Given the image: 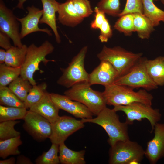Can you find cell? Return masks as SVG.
<instances>
[{
	"label": "cell",
	"instance_id": "cell-1",
	"mask_svg": "<svg viewBox=\"0 0 164 164\" xmlns=\"http://www.w3.org/2000/svg\"><path fill=\"white\" fill-rule=\"evenodd\" d=\"M114 108L106 107L94 118H83L84 123L89 122L97 124L102 127L107 133L108 141L111 146L117 142L129 139L128 125L125 121L122 122L119 116Z\"/></svg>",
	"mask_w": 164,
	"mask_h": 164
},
{
	"label": "cell",
	"instance_id": "cell-2",
	"mask_svg": "<svg viewBox=\"0 0 164 164\" xmlns=\"http://www.w3.org/2000/svg\"><path fill=\"white\" fill-rule=\"evenodd\" d=\"M104 87L102 92L107 105H126L139 102L152 105L153 96L145 89L135 91L127 87L114 83Z\"/></svg>",
	"mask_w": 164,
	"mask_h": 164
},
{
	"label": "cell",
	"instance_id": "cell-3",
	"mask_svg": "<svg viewBox=\"0 0 164 164\" xmlns=\"http://www.w3.org/2000/svg\"><path fill=\"white\" fill-rule=\"evenodd\" d=\"M54 49L53 45L47 40L39 46L34 43L30 45L27 47L25 61L21 67L20 77L28 80L32 86L36 84L33 78L34 73L40 70L39 65L41 62L46 65L49 62L55 61L46 58L47 55L53 53Z\"/></svg>",
	"mask_w": 164,
	"mask_h": 164
},
{
	"label": "cell",
	"instance_id": "cell-4",
	"mask_svg": "<svg viewBox=\"0 0 164 164\" xmlns=\"http://www.w3.org/2000/svg\"><path fill=\"white\" fill-rule=\"evenodd\" d=\"M142 55V53H134L119 46L110 47L104 45L97 56L100 61L110 63L117 71L119 77L127 73Z\"/></svg>",
	"mask_w": 164,
	"mask_h": 164
},
{
	"label": "cell",
	"instance_id": "cell-5",
	"mask_svg": "<svg viewBox=\"0 0 164 164\" xmlns=\"http://www.w3.org/2000/svg\"><path fill=\"white\" fill-rule=\"evenodd\" d=\"M90 86L87 82L78 83L69 88L64 94L71 100L84 105L97 115L107 104L102 92L94 90Z\"/></svg>",
	"mask_w": 164,
	"mask_h": 164
},
{
	"label": "cell",
	"instance_id": "cell-6",
	"mask_svg": "<svg viewBox=\"0 0 164 164\" xmlns=\"http://www.w3.org/2000/svg\"><path fill=\"white\" fill-rule=\"evenodd\" d=\"M110 164H138L145 155V150L137 142L128 139L117 142L109 151Z\"/></svg>",
	"mask_w": 164,
	"mask_h": 164
},
{
	"label": "cell",
	"instance_id": "cell-7",
	"mask_svg": "<svg viewBox=\"0 0 164 164\" xmlns=\"http://www.w3.org/2000/svg\"><path fill=\"white\" fill-rule=\"evenodd\" d=\"M88 46L83 47L72 59L67 67L62 69V74L57 83L59 85L69 88L78 83L87 82L89 74L84 67V60Z\"/></svg>",
	"mask_w": 164,
	"mask_h": 164
},
{
	"label": "cell",
	"instance_id": "cell-8",
	"mask_svg": "<svg viewBox=\"0 0 164 164\" xmlns=\"http://www.w3.org/2000/svg\"><path fill=\"white\" fill-rule=\"evenodd\" d=\"M146 58L142 57L127 73L118 77L114 83L133 89L142 88L149 91L157 89L158 86L147 72L145 65Z\"/></svg>",
	"mask_w": 164,
	"mask_h": 164
},
{
	"label": "cell",
	"instance_id": "cell-9",
	"mask_svg": "<svg viewBox=\"0 0 164 164\" xmlns=\"http://www.w3.org/2000/svg\"><path fill=\"white\" fill-rule=\"evenodd\" d=\"M113 108L116 111H121L125 113V122L128 125L132 124L135 120L141 121L142 119H146L151 124L152 131L162 117L159 109L153 108L151 105L139 102L126 105L116 106Z\"/></svg>",
	"mask_w": 164,
	"mask_h": 164
},
{
	"label": "cell",
	"instance_id": "cell-10",
	"mask_svg": "<svg viewBox=\"0 0 164 164\" xmlns=\"http://www.w3.org/2000/svg\"><path fill=\"white\" fill-rule=\"evenodd\" d=\"M51 125L52 133L49 138L52 143L58 145L64 142L70 135L84 127L81 120L67 116H59Z\"/></svg>",
	"mask_w": 164,
	"mask_h": 164
},
{
	"label": "cell",
	"instance_id": "cell-11",
	"mask_svg": "<svg viewBox=\"0 0 164 164\" xmlns=\"http://www.w3.org/2000/svg\"><path fill=\"white\" fill-rule=\"evenodd\" d=\"M23 120V128L35 140L41 142L49 138L52 125L46 119L29 110Z\"/></svg>",
	"mask_w": 164,
	"mask_h": 164
},
{
	"label": "cell",
	"instance_id": "cell-12",
	"mask_svg": "<svg viewBox=\"0 0 164 164\" xmlns=\"http://www.w3.org/2000/svg\"><path fill=\"white\" fill-rule=\"evenodd\" d=\"M13 12L8 8L2 0L0 1V31L12 40L14 46L22 47L19 24Z\"/></svg>",
	"mask_w": 164,
	"mask_h": 164
},
{
	"label": "cell",
	"instance_id": "cell-13",
	"mask_svg": "<svg viewBox=\"0 0 164 164\" xmlns=\"http://www.w3.org/2000/svg\"><path fill=\"white\" fill-rule=\"evenodd\" d=\"M51 98L59 109L63 110L74 117L81 119L92 118L93 114L84 105L73 101L65 95L50 93Z\"/></svg>",
	"mask_w": 164,
	"mask_h": 164
},
{
	"label": "cell",
	"instance_id": "cell-14",
	"mask_svg": "<svg viewBox=\"0 0 164 164\" xmlns=\"http://www.w3.org/2000/svg\"><path fill=\"white\" fill-rule=\"evenodd\" d=\"M26 9L27 15L22 18L17 17L18 20L21 24L20 36L22 39L27 35L37 32H44L49 36H51V30L48 28L40 29L38 24L42 16L43 10L34 6H28Z\"/></svg>",
	"mask_w": 164,
	"mask_h": 164
},
{
	"label": "cell",
	"instance_id": "cell-15",
	"mask_svg": "<svg viewBox=\"0 0 164 164\" xmlns=\"http://www.w3.org/2000/svg\"><path fill=\"white\" fill-rule=\"evenodd\" d=\"M154 130V136L147 142L145 150V156L151 164L164 157V123H157Z\"/></svg>",
	"mask_w": 164,
	"mask_h": 164
},
{
	"label": "cell",
	"instance_id": "cell-16",
	"mask_svg": "<svg viewBox=\"0 0 164 164\" xmlns=\"http://www.w3.org/2000/svg\"><path fill=\"white\" fill-rule=\"evenodd\" d=\"M119 77L118 72L109 62L101 61L99 64L89 75L90 85L98 84L104 87L113 84Z\"/></svg>",
	"mask_w": 164,
	"mask_h": 164
},
{
	"label": "cell",
	"instance_id": "cell-17",
	"mask_svg": "<svg viewBox=\"0 0 164 164\" xmlns=\"http://www.w3.org/2000/svg\"><path fill=\"white\" fill-rule=\"evenodd\" d=\"M43 7V13L39 23L46 24L51 28L58 43L61 42L60 36L56 24V12H58L60 3L56 0H40Z\"/></svg>",
	"mask_w": 164,
	"mask_h": 164
},
{
	"label": "cell",
	"instance_id": "cell-18",
	"mask_svg": "<svg viewBox=\"0 0 164 164\" xmlns=\"http://www.w3.org/2000/svg\"><path fill=\"white\" fill-rule=\"evenodd\" d=\"M47 120L51 124L59 118V109L52 100L47 92L38 102L29 108Z\"/></svg>",
	"mask_w": 164,
	"mask_h": 164
},
{
	"label": "cell",
	"instance_id": "cell-19",
	"mask_svg": "<svg viewBox=\"0 0 164 164\" xmlns=\"http://www.w3.org/2000/svg\"><path fill=\"white\" fill-rule=\"evenodd\" d=\"M57 12L58 21L64 26L74 27L84 19L77 13L72 0H67L64 3H60Z\"/></svg>",
	"mask_w": 164,
	"mask_h": 164
},
{
	"label": "cell",
	"instance_id": "cell-20",
	"mask_svg": "<svg viewBox=\"0 0 164 164\" xmlns=\"http://www.w3.org/2000/svg\"><path fill=\"white\" fill-rule=\"evenodd\" d=\"M94 19L90 24L93 29H99L100 33L98 37L101 43L107 42L113 35L112 30L109 22L106 17V14L97 6L94 8Z\"/></svg>",
	"mask_w": 164,
	"mask_h": 164
},
{
	"label": "cell",
	"instance_id": "cell-21",
	"mask_svg": "<svg viewBox=\"0 0 164 164\" xmlns=\"http://www.w3.org/2000/svg\"><path fill=\"white\" fill-rule=\"evenodd\" d=\"M145 65L151 78L157 86L164 85V56H159L153 60L146 58Z\"/></svg>",
	"mask_w": 164,
	"mask_h": 164
},
{
	"label": "cell",
	"instance_id": "cell-22",
	"mask_svg": "<svg viewBox=\"0 0 164 164\" xmlns=\"http://www.w3.org/2000/svg\"><path fill=\"white\" fill-rule=\"evenodd\" d=\"M85 151H76L68 148L64 142L59 145V158L62 164H85Z\"/></svg>",
	"mask_w": 164,
	"mask_h": 164
},
{
	"label": "cell",
	"instance_id": "cell-23",
	"mask_svg": "<svg viewBox=\"0 0 164 164\" xmlns=\"http://www.w3.org/2000/svg\"><path fill=\"white\" fill-rule=\"evenodd\" d=\"M135 32L142 39H149L155 27L150 21L143 13H133Z\"/></svg>",
	"mask_w": 164,
	"mask_h": 164
},
{
	"label": "cell",
	"instance_id": "cell-24",
	"mask_svg": "<svg viewBox=\"0 0 164 164\" xmlns=\"http://www.w3.org/2000/svg\"><path fill=\"white\" fill-rule=\"evenodd\" d=\"M27 46L23 44L21 47L12 46L6 50L5 63L13 67H21L26 56Z\"/></svg>",
	"mask_w": 164,
	"mask_h": 164
},
{
	"label": "cell",
	"instance_id": "cell-25",
	"mask_svg": "<svg viewBox=\"0 0 164 164\" xmlns=\"http://www.w3.org/2000/svg\"><path fill=\"white\" fill-rule=\"evenodd\" d=\"M143 14L152 22L155 27L164 22V11L154 4L153 0H142Z\"/></svg>",
	"mask_w": 164,
	"mask_h": 164
},
{
	"label": "cell",
	"instance_id": "cell-26",
	"mask_svg": "<svg viewBox=\"0 0 164 164\" xmlns=\"http://www.w3.org/2000/svg\"><path fill=\"white\" fill-rule=\"evenodd\" d=\"M22 143L21 136L0 141V157L5 159L11 155H18L20 154L19 147Z\"/></svg>",
	"mask_w": 164,
	"mask_h": 164
},
{
	"label": "cell",
	"instance_id": "cell-27",
	"mask_svg": "<svg viewBox=\"0 0 164 164\" xmlns=\"http://www.w3.org/2000/svg\"><path fill=\"white\" fill-rule=\"evenodd\" d=\"M47 87L45 82L32 86L24 101L25 108L29 109L40 101L47 92Z\"/></svg>",
	"mask_w": 164,
	"mask_h": 164
},
{
	"label": "cell",
	"instance_id": "cell-28",
	"mask_svg": "<svg viewBox=\"0 0 164 164\" xmlns=\"http://www.w3.org/2000/svg\"><path fill=\"white\" fill-rule=\"evenodd\" d=\"M28 111L24 108L0 105V122L24 119Z\"/></svg>",
	"mask_w": 164,
	"mask_h": 164
},
{
	"label": "cell",
	"instance_id": "cell-29",
	"mask_svg": "<svg viewBox=\"0 0 164 164\" xmlns=\"http://www.w3.org/2000/svg\"><path fill=\"white\" fill-rule=\"evenodd\" d=\"M0 104L5 106L25 108L24 102L7 86L0 87Z\"/></svg>",
	"mask_w": 164,
	"mask_h": 164
},
{
	"label": "cell",
	"instance_id": "cell-30",
	"mask_svg": "<svg viewBox=\"0 0 164 164\" xmlns=\"http://www.w3.org/2000/svg\"><path fill=\"white\" fill-rule=\"evenodd\" d=\"M32 87V85L28 80L19 77L11 82L8 87L24 102Z\"/></svg>",
	"mask_w": 164,
	"mask_h": 164
},
{
	"label": "cell",
	"instance_id": "cell-31",
	"mask_svg": "<svg viewBox=\"0 0 164 164\" xmlns=\"http://www.w3.org/2000/svg\"><path fill=\"white\" fill-rule=\"evenodd\" d=\"M21 67L0 64V87L6 86L20 75Z\"/></svg>",
	"mask_w": 164,
	"mask_h": 164
},
{
	"label": "cell",
	"instance_id": "cell-32",
	"mask_svg": "<svg viewBox=\"0 0 164 164\" xmlns=\"http://www.w3.org/2000/svg\"><path fill=\"white\" fill-rule=\"evenodd\" d=\"M119 17L114 26V28L125 36H131L135 32L133 13L126 14Z\"/></svg>",
	"mask_w": 164,
	"mask_h": 164
},
{
	"label": "cell",
	"instance_id": "cell-33",
	"mask_svg": "<svg viewBox=\"0 0 164 164\" xmlns=\"http://www.w3.org/2000/svg\"><path fill=\"white\" fill-rule=\"evenodd\" d=\"M59 145L52 143L49 149L46 152H43L35 160L36 164H58L60 163L58 155Z\"/></svg>",
	"mask_w": 164,
	"mask_h": 164
},
{
	"label": "cell",
	"instance_id": "cell-34",
	"mask_svg": "<svg viewBox=\"0 0 164 164\" xmlns=\"http://www.w3.org/2000/svg\"><path fill=\"white\" fill-rule=\"evenodd\" d=\"M20 121L11 120L0 123V141L20 136V133L15 128V126L20 123Z\"/></svg>",
	"mask_w": 164,
	"mask_h": 164
},
{
	"label": "cell",
	"instance_id": "cell-35",
	"mask_svg": "<svg viewBox=\"0 0 164 164\" xmlns=\"http://www.w3.org/2000/svg\"><path fill=\"white\" fill-rule=\"evenodd\" d=\"M120 0H100L97 6L106 14L113 17H119L121 11Z\"/></svg>",
	"mask_w": 164,
	"mask_h": 164
},
{
	"label": "cell",
	"instance_id": "cell-36",
	"mask_svg": "<svg viewBox=\"0 0 164 164\" xmlns=\"http://www.w3.org/2000/svg\"><path fill=\"white\" fill-rule=\"evenodd\" d=\"M74 7L79 15L82 18L90 16L93 10L89 0H72Z\"/></svg>",
	"mask_w": 164,
	"mask_h": 164
},
{
	"label": "cell",
	"instance_id": "cell-37",
	"mask_svg": "<svg viewBox=\"0 0 164 164\" xmlns=\"http://www.w3.org/2000/svg\"><path fill=\"white\" fill-rule=\"evenodd\" d=\"M135 13H143L142 0H127L125 7L119 17L127 14Z\"/></svg>",
	"mask_w": 164,
	"mask_h": 164
},
{
	"label": "cell",
	"instance_id": "cell-38",
	"mask_svg": "<svg viewBox=\"0 0 164 164\" xmlns=\"http://www.w3.org/2000/svg\"><path fill=\"white\" fill-rule=\"evenodd\" d=\"M10 38L5 33L0 31V46L3 49L7 50L12 46L10 40Z\"/></svg>",
	"mask_w": 164,
	"mask_h": 164
},
{
	"label": "cell",
	"instance_id": "cell-39",
	"mask_svg": "<svg viewBox=\"0 0 164 164\" xmlns=\"http://www.w3.org/2000/svg\"><path fill=\"white\" fill-rule=\"evenodd\" d=\"M16 164H33V163L28 157L20 154L17 157L16 162Z\"/></svg>",
	"mask_w": 164,
	"mask_h": 164
},
{
	"label": "cell",
	"instance_id": "cell-40",
	"mask_svg": "<svg viewBox=\"0 0 164 164\" xmlns=\"http://www.w3.org/2000/svg\"><path fill=\"white\" fill-rule=\"evenodd\" d=\"M6 50L4 49H0V64L5 63Z\"/></svg>",
	"mask_w": 164,
	"mask_h": 164
},
{
	"label": "cell",
	"instance_id": "cell-41",
	"mask_svg": "<svg viewBox=\"0 0 164 164\" xmlns=\"http://www.w3.org/2000/svg\"><path fill=\"white\" fill-rule=\"evenodd\" d=\"M15 159L11 157L7 159L0 161V164H15L16 163Z\"/></svg>",
	"mask_w": 164,
	"mask_h": 164
},
{
	"label": "cell",
	"instance_id": "cell-42",
	"mask_svg": "<svg viewBox=\"0 0 164 164\" xmlns=\"http://www.w3.org/2000/svg\"><path fill=\"white\" fill-rule=\"evenodd\" d=\"M26 0H18V2L16 7L19 9H23V4Z\"/></svg>",
	"mask_w": 164,
	"mask_h": 164
},
{
	"label": "cell",
	"instance_id": "cell-43",
	"mask_svg": "<svg viewBox=\"0 0 164 164\" xmlns=\"http://www.w3.org/2000/svg\"><path fill=\"white\" fill-rule=\"evenodd\" d=\"M162 3L164 4V0H160Z\"/></svg>",
	"mask_w": 164,
	"mask_h": 164
},
{
	"label": "cell",
	"instance_id": "cell-44",
	"mask_svg": "<svg viewBox=\"0 0 164 164\" xmlns=\"http://www.w3.org/2000/svg\"><path fill=\"white\" fill-rule=\"evenodd\" d=\"M153 1L154 0V1H158V0H153Z\"/></svg>",
	"mask_w": 164,
	"mask_h": 164
}]
</instances>
